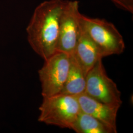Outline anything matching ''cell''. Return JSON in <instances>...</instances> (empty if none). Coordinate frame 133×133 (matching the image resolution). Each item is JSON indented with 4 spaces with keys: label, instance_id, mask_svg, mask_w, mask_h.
I'll use <instances>...</instances> for the list:
<instances>
[{
    "label": "cell",
    "instance_id": "1",
    "mask_svg": "<svg viewBox=\"0 0 133 133\" xmlns=\"http://www.w3.org/2000/svg\"><path fill=\"white\" fill-rule=\"evenodd\" d=\"M68 0H47L36 8L26 28L34 52L44 60L57 51L61 16Z\"/></svg>",
    "mask_w": 133,
    "mask_h": 133
},
{
    "label": "cell",
    "instance_id": "9",
    "mask_svg": "<svg viewBox=\"0 0 133 133\" xmlns=\"http://www.w3.org/2000/svg\"><path fill=\"white\" fill-rule=\"evenodd\" d=\"M86 75L72 54L70 55V66L66 81L59 94L77 96L85 93Z\"/></svg>",
    "mask_w": 133,
    "mask_h": 133
},
{
    "label": "cell",
    "instance_id": "8",
    "mask_svg": "<svg viewBox=\"0 0 133 133\" xmlns=\"http://www.w3.org/2000/svg\"><path fill=\"white\" fill-rule=\"evenodd\" d=\"M72 54L86 75L98 60L103 58L99 48L81 24L77 42Z\"/></svg>",
    "mask_w": 133,
    "mask_h": 133
},
{
    "label": "cell",
    "instance_id": "4",
    "mask_svg": "<svg viewBox=\"0 0 133 133\" xmlns=\"http://www.w3.org/2000/svg\"><path fill=\"white\" fill-rule=\"evenodd\" d=\"M85 94L95 100L120 108L121 92L116 84L107 74L102 58L96 63L86 76Z\"/></svg>",
    "mask_w": 133,
    "mask_h": 133
},
{
    "label": "cell",
    "instance_id": "11",
    "mask_svg": "<svg viewBox=\"0 0 133 133\" xmlns=\"http://www.w3.org/2000/svg\"><path fill=\"white\" fill-rule=\"evenodd\" d=\"M112 2L118 8L129 12L133 13V0H109Z\"/></svg>",
    "mask_w": 133,
    "mask_h": 133
},
{
    "label": "cell",
    "instance_id": "10",
    "mask_svg": "<svg viewBox=\"0 0 133 133\" xmlns=\"http://www.w3.org/2000/svg\"><path fill=\"white\" fill-rule=\"evenodd\" d=\"M71 129L77 133H117V130L81 111Z\"/></svg>",
    "mask_w": 133,
    "mask_h": 133
},
{
    "label": "cell",
    "instance_id": "5",
    "mask_svg": "<svg viewBox=\"0 0 133 133\" xmlns=\"http://www.w3.org/2000/svg\"><path fill=\"white\" fill-rule=\"evenodd\" d=\"M70 66V55L56 51L44 60L38 71L42 95L50 97L59 94L64 85Z\"/></svg>",
    "mask_w": 133,
    "mask_h": 133
},
{
    "label": "cell",
    "instance_id": "3",
    "mask_svg": "<svg viewBox=\"0 0 133 133\" xmlns=\"http://www.w3.org/2000/svg\"><path fill=\"white\" fill-rule=\"evenodd\" d=\"M79 20L81 26L99 48L103 58L124 52L125 44L123 37L113 23L81 14Z\"/></svg>",
    "mask_w": 133,
    "mask_h": 133
},
{
    "label": "cell",
    "instance_id": "7",
    "mask_svg": "<svg viewBox=\"0 0 133 133\" xmlns=\"http://www.w3.org/2000/svg\"><path fill=\"white\" fill-rule=\"evenodd\" d=\"M77 97L81 111L117 130L116 119L119 107L108 105L95 100L85 93Z\"/></svg>",
    "mask_w": 133,
    "mask_h": 133
},
{
    "label": "cell",
    "instance_id": "6",
    "mask_svg": "<svg viewBox=\"0 0 133 133\" xmlns=\"http://www.w3.org/2000/svg\"><path fill=\"white\" fill-rule=\"evenodd\" d=\"M79 3L68 0L62 12L59 25L57 51L72 54L76 46L80 31Z\"/></svg>",
    "mask_w": 133,
    "mask_h": 133
},
{
    "label": "cell",
    "instance_id": "2",
    "mask_svg": "<svg viewBox=\"0 0 133 133\" xmlns=\"http://www.w3.org/2000/svg\"><path fill=\"white\" fill-rule=\"evenodd\" d=\"M39 110V122L70 129L81 112L77 97L65 94L43 97Z\"/></svg>",
    "mask_w": 133,
    "mask_h": 133
}]
</instances>
